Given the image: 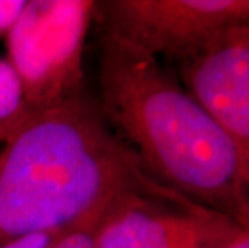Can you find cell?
<instances>
[{"instance_id":"obj_12","label":"cell","mask_w":249,"mask_h":248,"mask_svg":"<svg viewBox=\"0 0 249 248\" xmlns=\"http://www.w3.org/2000/svg\"><path fill=\"white\" fill-rule=\"evenodd\" d=\"M10 135H12V134H8V133H3V131H0V145H2L3 142L7 140Z\"/></svg>"},{"instance_id":"obj_4","label":"cell","mask_w":249,"mask_h":248,"mask_svg":"<svg viewBox=\"0 0 249 248\" xmlns=\"http://www.w3.org/2000/svg\"><path fill=\"white\" fill-rule=\"evenodd\" d=\"M248 230L171 189L123 195L100 218L92 248H224Z\"/></svg>"},{"instance_id":"obj_2","label":"cell","mask_w":249,"mask_h":248,"mask_svg":"<svg viewBox=\"0 0 249 248\" xmlns=\"http://www.w3.org/2000/svg\"><path fill=\"white\" fill-rule=\"evenodd\" d=\"M87 92L33 114L0 150V245L68 232L158 186Z\"/></svg>"},{"instance_id":"obj_11","label":"cell","mask_w":249,"mask_h":248,"mask_svg":"<svg viewBox=\"0 0 249 248\" xmlns=\"http://www.w3.org/2000/svg\"><path fill=\"white\" fill-rule=\"evenodd\" d=\"M224 248H249V230H245L240 237H236L235 240L230 242Z\"/></svg>"},{"instance_id":"obj_9","label":"cell","mask_w":249,"mask_h":248,"mask_svg":"<svg viewBox=\"0 0 249 248\" xmlns=\"http://www.w3.org/2000/svg\"><path fill=\"white\" fill-rule=\"evenodd\" d=\"M68 232H53V234H37V235L23 237V239L0 245V248H52Z\"/></svg>"},{"instance_id":"obj_6","label":"cell","mask_w":249,"mask_h":248,"mask_svg":"<svg viewBox=\"0 0 249 248\" xmlns=\"http://www.w3.org/2000/svg\"><path fill=\"white\" fill-rule=\"evenodd\" d=\"M176 68L178 81L230 139L249 182V26L219 36Z\"/></svg>"},{"instance_id":"obj_3","label":"cell","mask_w":249,"mask_h":248,"mask_svg":"<svg viewBox=\"0 0 249 248\" xmlns=\"http://www.w3.org/2000/svg\"><path fill=\"white\" fill-rule=\"evenodd\" d=\"M95 13L92 0H26L3 40L31 114L87 92L84 54Z\"/></svg>"},{"instance_id":"obj_5","label":"cell","mask_w":249,"mask_h":248,"mask_svg":"<svg viewBox=\"0 0 249 248\" xmlns=\"http://www.w3.org/2000/svg\"><path fill=\"white\" fill-rule=\"evenodd\" d=\"M95 19L150 55L178 63L249 26V0H107L97 2Z\"/></svg>"},{"instance_id":"obj_10","label":"cell","mask_w":249,"mask_h":248,"mask_svg":"<svg viewBox=\"0 0 249 248\" xmlns=\"http://www.w3.org/2000/svg\"><path fill=\"white\" fill-rule=\"evenodd\" d=\"M24 5L26 0H0V40L5 39Z\"/></svg>"},{"instance_id":"obj_7","label":"cell","mask_w":249,"mask_h":248,"mask_svg":"<svg viewBox=\"0 0 249 248\" xmlns=\"http://www.w3.org/2000/svg\"><path fill=\"white\" fill-rule=\"evenodd\" d=\"M31 116L17 73L7 58H0V131L13 134Z\"/></svg>"},{"instance_id":"obj_1","label":"cell","mask_w":249,"mask_h":248,"mask_svg":"<svg viewBox=\"0 0 249 248\" xmlns=\"http://www.w3.org/2000/svg\"><path fill=\"white\" fill-rule=\"evenodd\" d=\"M98 107L151 179L249 230V182L235 147L162 60L102 29Z\"/></svg>"},{"instance_id":"obj_8","label":"cell","mask_w":249,"mask_h":248,"mask_svg":"<svg viewBox=\"0 0 249 248\" xmlns=\"http://www.w3.org/2000/svg\"><path fill=\"white\" fill-rule=\"evenodd\" d=\"M105 213V211H103ZM102 213V214H103ZM102 214L95 216L87 223L81 224L79 228L70 230L68 234L61 237L56 244L52 248H92L93 244V234H95V228H97Z\"/></svg>"}]
</instances>
